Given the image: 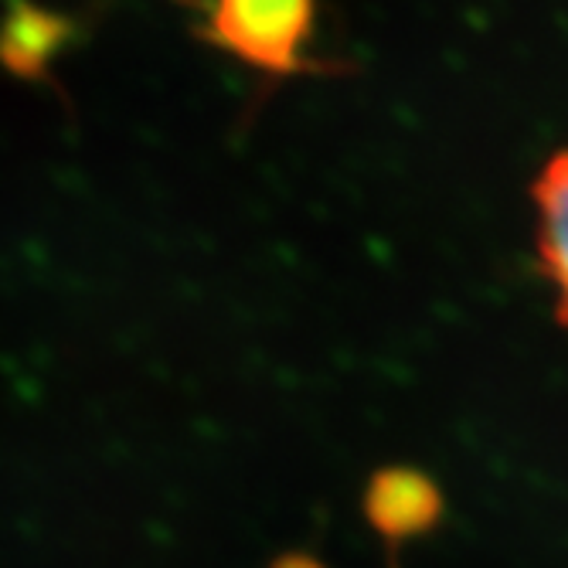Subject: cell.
<instances>
[{"label":"cell","instance_id":"6da1fadb","mask_svg":"<svg viewBox=\"0 0 568 568\" xmlns=\"http://www.w3.org/2000/svg\"><path fill=\"white\" fill-rule=\"evenodd\" d=\"M314 0H212L209 38L270 75L306 72Z\"/></svg>","mask_w":568,"mask_h":568},{"label":"cell","instance_id":"7a4b0ae2","mask_svg":"<svg viewBox=\"0 0 568 568\" xmlns=\"http://www.w3.org/2000/svg\"><path fill=\"white\" fill-rule=\"evenodd\" d=\"M365 518L388 545H402L439 525L443 490L416 467H385L365 490Z\"/></svg>","mask_w":568,"mask_h":568},{"label":"cell","instance_id":"3957f363","mask_svg":"<svg viewBox=\"0 0 568 568\" xmlns=\"http://www.w3.org/2000/svg\"><path fill=\"white\" fill-rule=\"evenodd\" d=\"M531 197L538 209V263L555 293V317L568 327V146L545 164Z\"/></svg>","mask_w":568,"mask_h":568},{"label":"cell","instance_id":"277c9868","mask_svg":"<svg viewBox=\"0 0 568 568\" xmlns=\"http://www.w3.org/2000/svg\"><path fill=\"white\" fill-rule=\"evenodd\" d=\"M270 568H327L321 558H314V555H303V551H290V555H283V558H276Z\"/></svg>","mask_w":568,"mask_h":568}]
</instances>
